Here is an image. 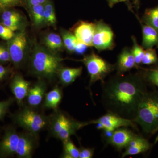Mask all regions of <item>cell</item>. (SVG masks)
I'll use <instances>...</instances> for the list:
<instances>
[{
	"instance_id": "cell-1",
	"label": "cell",
	"mask_w": 158,
	"mask_h": 158,
	"mask_svg": "<svg viewBox=\"0 0 158 158\" xmlns=\"http://www.w3.org/2000/svg\"><path fill=\"white\" fill-rule=\"evenodd\" d=\"M144 74L117 73L102 82V102L108 113L134 121L148 92Z\"/></svg>"
},
{
	"instance_id": "cell-2",
	"label": "cell",
	"mask_w": 158,
	"mask_h": 158,
	"mask_svg": "<svg viewBox=\"0 0 158 158\" xmlns=\"http://www.w3.org/2000/svg\"><path fill=\"white\" fill-rule=\"evenodd\" d=\"M64 60L48 49L36 46L30 61L31 70L37 76L52 80L57 76Z\"/></svg>"
},
{
	"instance_id": "cell-3",
	"label": "cell",
	"mask_w": 158,
	"mask_h": 158,
	"mask_svg": "<svg viewBox=\"0 0 158 158\" xmlns=\"http://www.w3.org/2000/svg\"><path fill=\"white\" fill-rule=\"evenodd\" d=\"M134 122L144 133L154 134L158 131V91H148L138 106Z\"/></svg>"
},
{
	"instance_id": "cell-4",
	"label": "cell",
	"mask_w": 158,
	"mask_h": 158,
	"mask_svg": "<svg viewBox=\"0 0 158 158\" xmlns=\"http://www.w3.org/2000/svg\"><path fill=\"white\" fill-rule=\"evenodd\" d=\"M85 122L75 120L66 113L57 110L49 116L48 128L52 136L62 142L75 135L78 130L86 126Z\"/></svg>"
},
{
	"instance_id": "cell-5",
	"label": "cell",
	"mask_w": 158,
	"mask_h": 158,
	"mask_svg": "<svg viewBox=\"0 0 158 158\" xmlns=\"http://www.w3.org/2000/svg\"><path fill=\"white\" fill-rule=\"evenodd\" d=\"M11 117L20 127L37 136L41 131L48 127L49 120V116L38 113L35 109L30 106L23 107L12 114Z\"/></svg>"
},
{
	"instance_id": "cell-6",
	"label": "cell",
	"mask_w": 158,
	"mask_h": 158,
	"mask_svg": "<svg viewBox=\"0 0 158 158\" xmlns=\"http://www.w3.org/2000/svg\"><path fill=\"white\" fill-rule=\"evenodd\" d=\"M82 61L90 76V86L98 81H104L105 78L115 69L114 65L94 53L85 56Z\"/></svg>"
},
{
	"instance_id": "cell-7",
	"label": "cell",
	"mask_w": 158,
	"mask_h": 158,
	"mask_svg": "<svg viewBox=\"0 0 158 158\" xmlns=\"http://www.w3.org/2000/svg\"><path fill=\"white\" fill-rule=\"evenodd\" d=\"M11 56V62L15 68H18L24 62L27 47L25 32L20 31L7 43Z\"/></svg>"
},
{
	"instance_id": "cell-8",
	"label": "cell",
	"mask_w": 158,
	"mask_h": 158,
	"mask_svg": "<svg viewBox=\"0 0 158 158\" xmlns=\"http://www.w3.org/2000/svg\"><path fill=\"white\" fill-rule=\"evenodd\" d=\"M86 125H97L98 129L113 131L122 127H131L136 128L135 123L132 120L126 119L113 113H108L98 119L86 122Z\"/></svg>"
},
{
	"instance_id": "cell-9",
	"label": "cell",
	"mask_w": 158,
	"mask_h": 158,
	"mask_svg": "<svg viewBox=\"0 0 158 158\" xmlns=\"http://www.w3.org/2000/svg\"><path fill=\"white\" fill-rule=\"evenodd\" d=\"M95 24L92 46L99 51L112 49L115 44L112 29L102 21L98 22Z\"/></svg>"
},
{
	"instance_id": "cell-10",
	"label": "cell",
	"mask_w": 158,
	"mask_h": 158,
	"mask_svg": "<svg viewBox=\"0 0 158 158\" xmlns=\"http://www.w3.org/2000/svg\"><path fill=\"white\" fill-rule=\"evenodd\" d=\"M19 137V134L15 128H6L0 141V157H9L16 154Z\"/></svg>"
},
{
	"instance_id": "cell-11",
	"label": "cell",
	"mask_w": 158,
	"mask_h": 158,
	"mask_svg": "<svg viewBox=\"0 0 158 158\" xmlns=\"http://www.w3.org/2000/svg\"><path fill=\"white\" fill-rule=\"evenodd\" d=\"M37 136L27 131L20 133L16 152L18 158H32L37 146Z\"/></svg>"
},
{
	"instance_id": "cell-12",
	"label": "cell",
	"mask_w": 158,
	"mask_h": 158,
	"mask_svg": "<svg viewBox=\"0 0 158 158\" xmlns=\"http://www.w3.org/2000/svg\"><path fill=\"white\" fill-rule=\"evenodd\" d=\"M31 84L21 75H15L10 82V88L17 104L23 106V101L26 98L31 88Z\"/></svg>"
},
{
	"instance_id": "cell-13",
	"label": "cell",
	"mask_w": 158,
	"mask_h": 158,
	"mask_svg": "<svg viewBox=\"0 0 158 158\" xmlns=\"http://www.w3.org/2000/svg\"><path fill=\"white\" fill-rule=\"evenodd\" d=\"M95 26V23L81 21L74 26L72 31L79 41L92 47Z\"/></svg>"
},
{
	"instance_id": "cell-14",
	"label": "cell",
	"mask_w": 158,
	"mask_h": 158,
	"mask_svg": "<svg viewBox=\"0 0 158 158\" xmlns=\"http://www.w3.org/2000/svg\"><path fill=\"white\" fill-rule=\"evenodd\" d=\"M136 134L127 127L119 128L113 131L108 143L118 150L126 148Z\"/></svg>"
},
{
	"instance_id": "cell-15",
	"label": "cell",
	"mask_w": 158,
	"mask_h": 158,
	"mask_svg": "<svg viewBox=\"0 0 158 158\" xmlns=\"http://www.w3.org/2000/svg\"><path fill=\"white\" fill-rule=\"evenodd\" d=\"M46 89L45 82L41 80L31 87L26 98L29 106L34 109L39 106L44 99Z\"/></svg>"
},
{
	"instance_id": "cell-16",
	"label": "cell",
	"mask_w": 158,
	"mask_h": 158,
	"mask_svg": "<svg viewBox=\"0 0 158 158\" xmlns=\"http://www.w3.org/2000/svg\"><path fill=\"white\" fill-rule=\"evenodd\" d=\"M151 147V144L147 139L139 135H135L130 141L129 144L125 148L122 157L128 156L135 155L146 152Z\"/></svg>"
},
{
	"instance_id": "cell-17",
	"label": "cell",
	"mask_w": 158,
	"mask_h": 158,
	"mask_svg": "<svg viewBox=\"0 0 158 158\" xmlns=\"http://www.w3.org/2000/svg\"><path fill=\"white\" fill-rule=\"evenodd\" d=\"M115 69L117 73L123 74L134 68H138L131 49L126 48L119 54Z\"/></svg>"
},
{
	"instance_id": "cell-18",
	"label": "cell",
	"mask_w": 158,
	"mask_h": 158,
	"mask_svg": "<svg viewBox=\"0 0 158 158\" xmlns=\"http://www.w3.org/2000/svg\"><path fill=\"white\" fill-rule=\"evenodd\" d=\"M83 67L76 68L61 67L59 69L57 76L63 86H67L72 84L81 75Z\"/></svg>"
},
{
	"instance_id": "cell-19",
	"label": "cell",
	"mask_w": 158,
	"mask_h": 158,
	"mask_svg": "<svg viewBox=\"0 0 158 158\" xmlns=\"http://www.w3.org/2000/svg\"><path fill=\"white\" fill-rule=\"evenodd\" d=\"M142 32V47L144 48L158 47V32L150 26L141 23Z\"/></svg>"
},
{
	"instance_id": "cell-20",
	"label": "cell",
	"mask_w": 158,
	"mask_h": 158,
	"mask_svg": "<svg viewBox=\"0 0 158 158\" xmlns=\"http://www.w3.org/2000/svg\"><path fill=\"white\" fill-rule=\"evenodd\" d=\"M62 98V89L56 86L49 92L46 93L44 102V107L52 109L54 111L58 110Z\"/></svg>"
},
{
	"instance_id": "cell-21",
	"label": "cell",
	"mask_w": 158,
	"mask_h": 158,
	"mask_svg": "<svg viewBox=\"0 0 158 158\" xmlns=\"http://www.w3.org/2000/svg\"><path fill=\"white\" fill-rule=\"evenodd\" d=\"M44 44L47 48L55 53L65 47L62 37L56 33L48 34L44 37Z\"/></svg>"
},
{
	"instance_id": "cell-22",
	"label": "cell",
	"mask_w": 158,
	"mask_h": 158,
	"mask_svg": "<svg viewBox=\"0 0 158 158\" xmlns=\"http://www.w3.org/2000/svg\"><path fill=\"white\" fill-rule=\"evenodd\" d=\"M29 11L34 24L40 27L46 23L43 4L28 6Z\"/></svg>"
},
{
	"instance_id": "cell-23",
	"label": "cell",
	"mask_w": 158,
	"mask_h": 158,
	"mask_svg": "<svg viewBox=\"0 0 158 158\" xmlns=\"http://www.w3.org/2000/svg\"><path fill=\"white\" fill-rule=\"evenodd\" d=\"M142 21L158 32V6L146 9L142 18Z\"/></svg>"
},
{
	"instance_id": "cell-24",
	"label": "cell",
	"mask_w": 158,
	"mask_h": 158,
	"mask_svg": "<svg viewBox=\"0 0 158 158\" xmlns=\"http://www.w3.org/2000/svg\"><path fill=\"white\" fill-rule=\"evenodd\" d=\"M63 143V158H79V149L71 140L70 138L65 141Z\"/></svg>"
},
{
	"instance_id": "cell-25",
	"label": "cell",
	"mask_w": 158,
	"mask_h": 158,
	"mask_svg": "<svg viewBox=\"0 0 158 158\" xmlns=\"http://www.w3.org/2000/svg\"><path fill=\"white\" fill-rule=\"evenodd\" d=\"M43 5L46 24L49 26H55L56 23V17L52 2L51 0H47Z\"/></svg>"
},
{
	"instance_id": "cell-26",
	"label": "cell",
	"mask_w": 158,
	"mask_h": 158,
	"mask_svg": "<svg viewBox=\"0 0 158 158\" xmlns=\"http://www.w3.org/2000/svg\"><path fill=\"white\" fill-rule=\"evenodd\" d=\"M61 35L65 48L69 52H73L77 42L78 40L77 37L72 32L65 30H62L61 32Z\"/></svg>"
},
{
	"instance_id": "cell-27",
	"label": "cell",
	"mask_w": 158,
	"mask_h": 158,
	"mask_svg": "<svg viewBox=\"0 0 158 158\" xmlns=\"http://www.w3.org/2000/svg\"><path fill=\"white\" fill-rule=\"evenodd\" d=\"M132 39L133 42V48L131 49L132 52L135 58L136 65L138 66L141 63V61L145 53V50L143 47H141L138 44L135 37L133 36Z\"/></svg>"
},
{
	"instance_id": "cell-28",
	"label": "cell",
	"mask_w": 158,
	"mask_h": 158,
	"mask_svg": "<svg viewBox=\"0 0 158 158\" xmlns=\"http://www.w3.org/2000/svg\"><path fill=\"white\" fill-rule=\"evenodd\" d=\"M158 62V56L155 50L152 48L145 50L144 57L141 61L142 64L151 65L156 64Z\"/></svg>"
},
{
	"instance_id": "cell-29",
	"label": "cell",
	"mask_w": 158,
	"mask_h": 158,
	"mask_svg": "<svg viewBox=\"0 0 158 158\" xmlns=\"http://www.w3.org/2000/svg\"><path fill=\"white\" fill-rule=\"evenodd\" d=\"M26 5V0H0V13L7 9Z\"/></svg>"
},
{
	"instance_id": "cell-30",
	"label": "cell",
	"mask_w": 158,
	"mask_h": 158,
	"mask_svg": "<svg viewBox=\"0 0 158 158\" xmlns=\"http://www.w3.org/2000/svg\"><path fill=\"white\" fill-rule=\"evenodd\" d=\"M1 21L13 20L20 22L22 16L19 12L12 9L4 10L0 13Z\"/></svg>"
},
{
	"instance_id": "cell-31",
	"label": "cell",
	"mask_w": 158,
	"mask_h": 158,
	"mask_svg": "<svg viewBox=\"0 0 158 158\" xmlns=\"http://www.w3.org/2000/svg\"><path fill=\"white\" fill-rule=\"evenodd\" d=\"M144 76L147 81L158 87V65L154 68L146 69Z\"/></svg>"
},
{
	"instance_id": "cell-32",
	"label": "cell",
	"mask_w": 158,
	"mask_h": 158,
	"mask_svg": "<svg viewBox=\"0 0 158 158\" xmlns=\"http://www.w3.org/2000/svg\"><path fill=\"white\" fill-rule=\"evenodd\" d=\"M15 99L10 98L3 101L0 102V120H2L8 113L9 108L14 102Z\"/></svg>"
},
{
	"instance_id": "cell-33",
	"label": "cell",
	"mask_w": 158,
	"mask_h": 158,
	"mask_svg": "<svg viewBox=\"0 0 158 158\" xmlns=\"http://www.w3.org/2000/svg\"><path fill=\"white\" fill-rule=\"evenodd\" d=\"M9 62H11V59L7 44H0V64Z\"/></svg>"
},
{
	"instance_id": "cell-34",
	"label": "cell",
	"mask_w": 158,
	"mask_h": 158,
	"mask_svg": "<svg viewBox=\"0 0 158 158\" xmlns=\"http://www.w3.org/2000/svg\"><path fill=\"white\" fill-rule=\"evenodd\" d=\"M14 31L0 23V37L4 40H9L15 35Z\"/></svg>"
},
{
	"instance_id": "cell-35",
	"label": "cell",
	"mask_w": 158,
	"mask_h": 158,
	"mask_svg": "<svg viewBox=\"0 0 158 158\" xmlns=\"http://www.w3.org/2000/svg\"><path fill=\"white\" fill-rule=\"evenodd\" d=\"M79 149V158H91L94 153V149L80 146Z\"/></svg>"
},
{
	"instance_id": "cell-36",
	"label": "cell",
	"mask_w": 158,
	"mask_h": 158,
	"mask_svg": "<svg viewBox=\"0 0 158 158\" xmlns=\"http://www.w3.org/2000/svg\"><path fill=\"white\" fill-rule=\"evenodd\" d=\"M12 72V68L0 64V84L6 80Z\"/></svg>"
},
{
	"instance_id": "cell-37",
	"label": "cell",
	"mask_w": 158,
	"mask_h": 158,
	"mask_svg": "<svg viewBox=\"0 0 158 158\" xmlns=\"http://www.w3.org/2000/svg\"><path fill=\"white\" fill-rule=\"evenodd\" d=\"M19 23L20 22L17 21L4 20L1 21L0 23L6 26L14 32L19 29Z\"/></svg>"
},
{
	"instance_id": "cell-38",
	"label": "cell",
	"mask_w": 158,
	"mask_h": 158,
	"mask_svg": "<svg viewBox=\"0 0 158 158\" xmlns=\"http://www.w3.org/2000/svg\"><path fill=\"white\" fill-rule=\"evenodd\" d=\"M88 47L86 44H84L83 43L80 42L78 40L75 47L74 52L78 55H83L87 51Z\"/></svg>"
},
{
	"instance_id": "cell-39",
	"label": "cell",
	"mask_w": 158,
	"mask_h": 158,
	"mask_svg": "<svg viewBox=\"0 0 158 158\" xmlns=\"http://www.w3.org/2000/svg\"><path fill=\"white\" fill-rule=\"evenodd\" d=\"M47 0H26V5L28 6L44 4Z\"/></svg>"
},
{
	"instance_id": "cell-40",
	"label": "cell",
	"mask_w": 158,
	"mask_h": 158,
	"mask_svg": "<svg viewBox=\"0 0 158 158\" xmlns=\"http://www.w3.org/2000/svg\"><path fill=\"white\" fill-rule=\"evenodd\" d=\"M131 0H108L109 5L110 7H113L115 4L121 2H129ZM134 2V0H133Z\"/></svg>"
},
{
	"instance_id": "cell-41",
	"label": "cell",
	"mask_w": 158,
	"mask_h": 158,
	"mask_svg": "<svg viewBox=\"0 0 158 158\" xmlns=\"http://www.w3.org/2000/svg\"><path fill=\"white\" fill-rule=\"evenodd\" d=\"M139 1H140V0H134V2H134V4L137 7H139Z\"/></svg>"
}]
</instances>
